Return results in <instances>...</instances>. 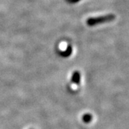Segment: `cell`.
<instances>
[{
	"label": "cell",
	"instance_id": "3957f363",
	"mask_svg": "<svg viewBox=\"0 0 129 129\" xmlns=\"http://www.w3.org/2000/svg\"><path fill=\"white\" fill-rule=\"evenodd\" d=\"M72 52H73L72 47L70 46H68V49H67L66 50L64 51V52H61L60 54L62 56V57H68V56H70L71 55Z\"/></svg>",
	"mask_w": 129,
	"mask_h": 129
},
{
	"label": "cell",
	"instance_id": "277c9868",
	"mask_svg": "<svg viewBox=\"0 0 129 129\" xmlns=\"http://www.w3.org/2000/svg\"><path fill=\"white\" fill-rule=\"evenodd\" d=\"M91 120H92V115L90 114H85L84 116H83V120L85 123H88Z\"/></svg>",
	"mask_w": 129,
	"mask_h": 129
},
{
	"label": "cell",
	"instance_id": "6da1fadb",
	"mask_svg": "<svg viewBox=\"0 0 129 129\" xmlns=\"http://www.w3.org/2000/svg\"><path fill=\"white\" fill-rule=\"evenodd\" d=\"M115 16L114 14H108L106 16H102V17H92L87 19L86 23L88 26H94L98 24L105 23V22H109L113 20H114Z\"/></svg>",
	"mask_w": 129,
	"mask_h": 129
},
{
	"label": "cell",
	"instance_id": "5b68a950",
	"mask_svg": "<svg viewBox=\"0 0 129 129\" xmlns=\"http://www.w3.org/2000/svg\"><path fill=\"white\" fill-rule=\"evenodd\" d=\"M80 0H68V2H70V3H76V2H78Z\"/></svg>",
	"mask_w": 129,
	"mask_h": 129
},
{
	"label": "cell",
	"instance_id": "7a4b0ae2",
	"mask_svg": "<svg viewBox=\"0 0 129 129\" xmlns=\"http://www.w3.org/2000/svg\"><path fill=\"white\" fill-rule=\"evenodd\" d=\"M80 74L78 71H75L73 75L72 81H73V83L78 85L80 83Z\"/></svg>",
	"mask_w": 129,
	"mask_h": 129
}]
</instances>
